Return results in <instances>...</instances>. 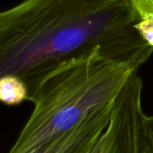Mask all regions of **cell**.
<instances>
[{"mask_svg":"<svg viewBox=\"0 0 153 153\" xmlns=\"http://www.w3.org/2000/svg\"><path fill=\"white\" fill-rule=\"evenodd\" d=\"M137 21L128 0H23L0 12V78H20L30 101L60 64L96 49L138 70L153 48Z\"/></svg>","mask_w":153,"mask_h":153,"instance_id":"6da1fadb","label":"cell"},{"mask_svg":"<svg viewBox=\"0 0 153 153\" xmlns=\"http://www.w3.org/2000/svg\"><path fill=\"white\" fill-rule=\"evenodd\" d=\"M135 71L101 49L61 63L30 99L34 110L9 153H27L65 134L114 100Z\"/></svg>","mask_w":153,"mask_h":153,"instance_id":"7a4b0ae2","label":"cell"},{"mask_svg":"<svg viewBox=\"0 0 153 153\" xmlns=\"http://www.w3.org/2000/svg\"><path fill=\"white\" fill-rule=\"evenodd\" d=\"M143 103L136 96L117 98L115 108L106 128L71 153H137V133Z\"/></svg>","mask_w":153,"mask_h":153,"instance_id":"3957f363","label":"cell"},{"mask_svg":"<svg viewBox=\"0 0 153 153\" xmlns=\"http://www.w3.org/2000/svg\"><path fill=\"white\" fill-rule=\"evenodd\" d=\"M115 101L117 98L94 110L65 134L33 149L27 153H70L76 150L107 127L114 111Z\"/></svg>","mask_w":153,"mask_h":153,"instance_id":"277c9868","label":"cell"},{"mask_svg":"<svg viewBox=\"0 0 153 153\" xmlns=\"http://www.w3.org/2000/svg\"><path fill=\"white\" fill-rule=\"evenodd\" d=\"M27 87L20 78L3 76L0 78V103L16 106L27 101Z\"/></svg>","mask_w":153,"mask_h":153,"instance_id":"5b68a950","label":"cell"},{"mask_svg":"<svg viewBox=\"0 0 153 153\" xmlns=\"http://www.w3.org/2000/svg\"><path fill=\"white\" fill-rule=\"evenodd\" d=\"M137 153H153V115L146 112L138 127Z\"/></svg>","mask_w":153,"mask_h":153,"instance_id":"8992f818","label":"cell"},{"mask_svg":"<svg viewBox=\"0 0 153 153\" xmlns=\"http://www.w3.org/2000/svg\"><path fill=\"white\" fill-rule=\"evenodd\" d=\"M134 28L143 41L153 48V15H146L138 20L134 25Z\"/></svg>","mask_w":153,"mask_h":153,"instance_id":"52a82bcc","label":"cell"},{"mask_svg":"<svg viewBox=\"0 0 153 153\" xmlns=\"http://www.w3.org/2000/svg\"><path fill=\"white\" fill-rule=\"evenodd\" d=\"M134 14L140 20L146 15H153V0H128Z\"/></svg>","mask_w":153,"mask_h":153,"instance_id":"ba28073f","label":"cell"}]
</instances>
